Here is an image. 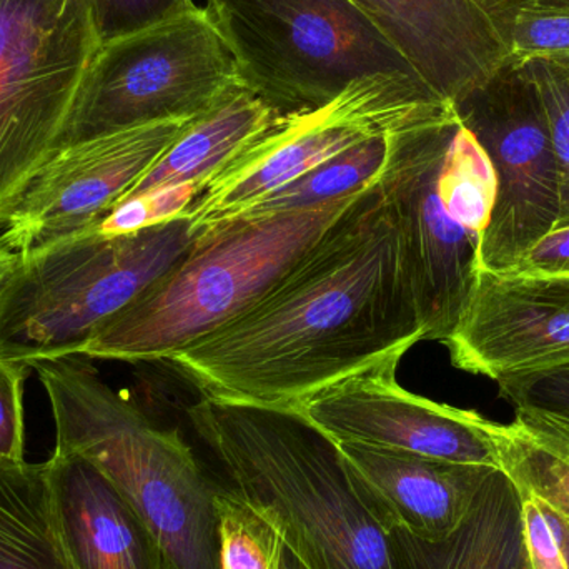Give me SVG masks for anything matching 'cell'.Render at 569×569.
I'll use <instances>...</instances> for the list:
<instances>
[{"mask_svg":"<svg viewBox=\"0 0 569 569\" xmlns=\"http://www.w3.org/2000/svg\"><path fill=\"white\" fill-rule=\"evenodd\" d=\"M220 569H283L284 541L277 525L236 491H219Z\"/></svg>","mask_w":569,"mask_h":569,"instance_id":"cell-22","label":"cell"},{"mask_svg":"<svg viewBox=\"0 0 569 569\" xmlns=\"http://www.w3.org/2000/svg\"><path fill=\"white\" fill-rule=\"evenodd\" d=\"M558 2L569 3V0H558Z\"/></svg>","mask_w":569,"mask_h":569,"instance_id":"cell-34","label":"cell"},{"mask_svg":"<svg viewBox=\"0 0 569 569\" xmlns=\"http://www.w3.org/2000/svg\"><path fill=\"white\" fill-rule=\"evenodd\" d=\"M102 43L169 22L199 9L196 0H90Z\"/></svg>","mask_w":569,"mask_h":569,"instance_id":"cell-26","label":"cell"},{"mask_svg":"<svg viewBox=\"0 0 569 569\" xmlns=\"http://www.w3.org/2000/svg\"><path fill=\"white\" fill-rule=\"evenodd\" d=\"M17 260H19V252L9 249V247L3 246V243L0 242V287H2L3 282H6L7 277L10 276V272H12Z\"/></svg>","mask_w":569,"mask_h":569,"instance_id":"cell-32","label":"cell"},{"mask_svg":"<svg viewBox=\"0 0 569 569\" xmlns=\"http://www.w3.org/2000/svg\"><path fill=\"white\" fill-rule=\"evenodd\" d=\"M99 47L90 0H0V227L57 152Z\"/></svg>","mask_w":569,"mask_h":569,"instance_id":"cell-8","label":"cell"},{"mask_svg":"<svg viewBox=\"0 0 569 569\" xmlns=\"http://www.w3.org/2000/svg\"><path fill=\"white\" fill-rule=\"evenodd\" d=\"M443 345L455 368L497 383L569 363V276L477 269Z\"/></svg>","mask_w":569,"mask_h":569,"instance_id":"cell-13","label":"cell"},{"mask_svg":"<svg viewBox=\"0 0 569 569\" xmlns=\"http://www.w3.org/2000/svg\"><path fill=\"white\" fill-rule=\"evenodd\" d=\"M390 538L400 569H531L523 497L500 468L450 537L427 541L395 528Z\"/></svg>","mask_w":569,"mask_h":569,"instance_id":"cell-17","label":"cell"},{"mask_svg":"<svg viewBox=\"0 0 569 569\" xmlns=\"http://www.w3.org/2000/svg\"><path fill=\"white\" fill-rule=\"evenodd\" d=\"M388 533L450 537L497 467L457 463L361 443H337Z\"/></svg>","mask_w":569,"mask_h":569,"instance_id":"cell-16","label":"cell"},{"mask_svg":"<svg viewBox=\"0 0 569 569\" xmlns=\"http://www.w3.org/2000/svg\"><path fill=\"white\" fill-rule=\"evenodd\" d=\"M189 120L147 123L57 150L0 227V242L27 252L92 229L146 176Z\"/></svg>","mask_w":569,"mask_h":569,"instance_id":"cell-11","label":"cell"},{"mask_svg":"<svg viewBox=\"0 0 569 569\" xmlns=\"http://www.w3.org/2000/svg\"><path fill=\"white\" fill-rule=\"evenodd\" d=\"M32 368L0 357V460L26 461L23 383Z\"/></svg>","mask_w":569,"mask_h":569,"instance_id":"cell-28","label":"cell"},{"mask_svg":"<svg viewBox=\"0 0 569 569\" xmlns=\"http://www.w3.org/2000/svg\"><path fill=\"white\" fill-rule=\"evenodd\" d=\"M458 112L391 137L381 186L397 210L408 272L425 340L445 343L477 276L480 237L451 217L440 196V170Z\"/></svg>","mask_w":569,"mask_h":569,"instance_id":"cell-10","label":"cell"},{"mask_svg":"<svg viewBox=\"0 0 569 569\" xmlns=\"http://www.w3.org/2000/svg\"><path fill=\"white\" fill-rule=\"evenodd\" d=\"M190 423L243 500L307 569H400L390 533L340 447L297 408L202 395Z\"/></svg>","mask_w":569,"mask_h":569,"instance_id":"cell-2","label":"cell"},{"mask_svg":"<svg viewBox=\"0 0 569 569\" xmlns=\"http://www.w3.org/2000/svg\"><path fill=\"white\" fill-rule=\"evenodd\" d=\"M457 109L513 62V0H351Z\"/></svg>","mask_w":569,"mask_h":569,"instance_id":"cell-14","label":"cell"},{"mask_svg":"<svg viewBox=\"0 0 569 569\" xmlns=\"http://www.w3.org/2000/svg\"><path fill=\"white\" fill-rule=\"evenodd\" d=\"M400 358L335 383L297 408L335 443H361L457 463L500 468L495 421L405 390Z\"/></svg>","mask_w":569,"mask_h":569,"instance_id":"cell-12","label":"cell"},{"mask_svg":"<svg viewBox=\"0 0 569 569\" xmlns=\"http://www.w3.org/2000/svg\"><path fill=\"white\" fill-rule=\"evenodd\" d=\"M523 527L531 569H568L553 525L537 498H523Z\"/></svg>","mask_w":569,"mask_h":569,"instance_id":"cell-29","label":"cell"},{"mask_svg":"<svg viewBox=\"0 0 569 569\" xmlns=\"http://www.w3.org/2000/svg\"><path fill=\"white\" fill-rule=\"evenodd\" d=\"M513 270L540 276H569V223L541 237Z\"/></svg>","mask_w":569,"mask_h":569,"instance_id":"cell-30","label":"cell"},{"mask_svg":"<svg viewBox=\"0 0 569 569\" xmlns=\"http://www.w3.org/2000/svg\"><path fill=\"white\" fill-rule=\"evenodd\" d=\"M515 62V60H513ZM543 107L560 170V217L569 223V60L528 59L517 62ZM555 227V229H557Z\"/></svg>","mask_w":569,"mask_h":569,"instance_id":"cell-23","label":"cell"},{"mask_svg":"<svg viewBox=\"0 0 569 569\" xmlns=\"http://www.w3.org/2000/svg\"><path fill=\"white\" fill-rule=\"evenodd\" d=\"M237 83L236 59L199 7L99 47L57 150L147 123L193 119Z\"/></svg>","mask_w":569,"mask_h":569,"instance_id":"cell-7","label":"cell"},{"mask_svg":"<svg viewBox=\"0 0 569 569\" xmlns=\"http://www.w3.org/2000/svg\"><path fill=\"white\" fill-rule=\"evenodd\" d=\"M187 217L127 236L83 230L19 252L0 287V357L36 361L80 357L83 347L190 249Z\"/></svg>","mask_w":569,"mask_h":569,"instance_id":"cell-5","label":"cell"},{"mask_svg":"<svg viewBox=\"0 0 569 569\" xmlns=\"http://www.w3.org/2000/svg\"><path fill=\"white\" fill-rule=\"evenodd\" d=\"M500 397L515 410L569 420V363L498 381Z\"/></svg>","mask_w":569,"mask_h":569,"instance_id":"cell-27","label":"cell"},{"mask_svg":"<svg viewBox=\"0 0 569 569\" xmlns=\"http://www.w3.org/2000/svg\"><path fill=\"white\" fill-rule=\"evenodd\" d=\"M498 463L523 498H537L569 521V420L515 410L493 425Z\"/></svg>","mask_w":569,"mask_h":569,"instance_id":"cell-19","label":"cell"},{"mask_svg":"<svg viewBox=\"0 0 569 569\" xmlns=\"http://www.w3.org/2000/svg\"><path fill=\"white\" fill-rule=\"evenodd\" d=\"M543 508L545 511H547L548 518H550L551 525H553L555 535H557L558 543H560L561 551H563L565 561H567V567L569 569V521L565 520V518L560 517V515L555 513V511L550 510V508L545 507V505Z\"/></svg>","mask_w":569,"mask_h":569,"instance_id":"cell-31","label":"cell"},{"mask_svg":"<svg viewBox=\"0 0 569 569\" xmlns=\"http://www.w3.org/2000/svg\"><path fill=\"white\" fill-rule=\"evenodd\" d=\"M57 537L76 569H169L159 541L92 461L53 450L43 463Z\"/></svg>","mask_w":569,"mask_h":569,"instance_id":"cell-15","label":"cell"},{"mask_svg":"<svg viewBox=\"0 0 569 569\" xmlns=\"http://www.w3.org/2000/svg\"><path fill=\"white\" fill-rule=\"evenodd\" d=\"M380 179L249 310L167 363L207 397L298 408L423 341Z\"/></svg>","mask_w":569,"mask_h":569,"instance_id":"cell-1","label":"cell"},{"mask_svg":"<svg viewBox=\"0 0 569 569\" xmlns=\"http://www.w3.org/2000/svg\"><path fill=\"white\" fill-rule=\"evenodd\" d=\"M56 450L92 461L133 505L169 569H220L217 490L179 431L162 428L80 357L36 361Z\"/></svg>","mask_w":569,"mask_h":569,"instance_id":"cell-4","label":"cell"},{"mask_svg":"<svg viewBox=\"0 0 569 569\" xmlns=\"http://www.w3.org/2000/svg\"><path fill=\"white\" fill-rule=\"evenodd\" d=\"M391 137L361 140L337 156L323 160L307 173L260 200L249 212L308 209L353 196L377 182L391 153ZM246 212V213H249Z\"/></svg>","mask_w":569,"mask_h":569,"instance_id":"cell-21","label":"cell"},{"mask_svg":"<svg viewBox=\"0 0 569 569\" xmlns=\"http://www.w3.org/2000/svg\"><path fill=\"white\" fill-rule=\"evenodd\" d=\"M203 9L242 86L280 116L321 109L365 77H418L351 0H207Z\"/></svg>","mask_w":569,"mask_h":569,"instance_id":"cell-6","label":"cell"},{"mask_svg":"<svg viewBox=\"0 0 569 569\" xmlns=\"http://www.w3.org/2000/svg\"><path fill=\"white\" fill-rule=\"evenodd\" d=\"M367 189L308 209L242 213L200 230L182 259L103 325L80 357L169 361L249 310Z\"/></svg>","mask_w":569,"mask_h":569,"instance_id":"cell-3","label":"cell"},{"mask_svg":"<svg viewBox=\"0 0 569 569\" xmlns=\"http://www.w3.org/2000/svg\"><path fill=\"white\" fill-rule=\"evenodd\" d=\"M511 53L515 62L569 60V3L513 0Z\"/></svg>","mask_w":569,"mask_h":569,"instance_id":"cell-24","label":"cell"},{"mask_svg":"<svg viewBox=\"0 0 569 569\" xmlns=\"http://www.w3.org/2000/svg\"><path fill=\"white\" fill-rule=\"evenodd\" d=\"M283 569H307L297 560L291 551H284Z\"/></svg>","mask_w":569,"mask_h":569,"instance_id":"cell-33","label":"cell"},{"mask_svg":"<svg viewBox=\"0 0 569 569\" xmlns=\"http://www.w3.org/2000/svg\"><path fill=\"white\" fill-rule=\"evenodd\" d=\"M0 569H76L53 527L43 463L0 460Z\"/></svg>","mask_w":569,"mask_h":569,"instance_id":"cell-20","label":"cell"},{"mask_svg":"<svg viewBox=\"0 0 569 569\" xmlns=\"http://www.w3.org/2000/svg\"><path fill=\"white\" fill-rule=\"evenodd\" d=\"M200 192L202 187L197 183H183L129 197L120 200L92 229L103 236H127L172 222L187 212Z\"/></svg>","mask_w":569,"mask_h":569,"instance_id":"cell-25","label":"cell"},{"mask_svg":"<svg viewBox=\"0 0 569 569\" xmlns=\"http://www.w3.org/2000/svg\"><path fill=\"white\" fill-rule=\"evenodd\" d=\"M493 169L497 193L477 269L507 272L557 227L560 170L543 107L517 62L457 106Z\"/></svg>","mask_w":569,"mask_h":569,"instance_id":"cell-9","label":"cell"},{"mask_svg":"<svg viewBox=\"0 0 569 569\" xmlns=\"http://www.w3.org/2000/svg\"><path fill=\"white\" fill-rule=\"evenodd\" d=\"M279 117L269 103L237 83L210 109L187 122L169 149L123 199L183 183H197L203 189Z\"/></svg>","mask_w":569,"mask_h":569,"instance_id":"cell-18","label":"cell"}]
</instances>
